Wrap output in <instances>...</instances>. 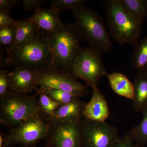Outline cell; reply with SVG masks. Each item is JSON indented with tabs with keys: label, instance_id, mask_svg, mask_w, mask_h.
<instances>
[{
	"label": "cell",
	"instance_id": "cell-1",
	"mask_svg": "<svg viewBox=\"0 0 147 147\" xmlns=\"http://www.w3.org/2000/svg\"><path fill=\"white\" fill-rule=\"evenodd\" d=\"M5 63L14 68L22 67L39 72L52 68L53 56L47 32L38 30L28 43L7 53Z\"/></svg>",
	"mask_w": 147,
	"mask_h": 147
},
{
	"label": "cell",
	"instance_id": "cell-2",
	"mask_svg": "<svg viewBox=\"0 0 147 147\" xmlns=\"http://www.w3.org/2000/svg\"><path fill=\"white\" fill-rule=\"evenodd\" d=\"M47 34L53 54L52 67L71 72L82 49V37L75 24H63L57 31Z\"/></svg>",
	"mask_w": 147,
	"mask_h": 147
},
{
	"label": "cell",
	"instance_id": "cell-3",
	"mask_svg": "<svg viewBox=\"0 0 147 147\" xmlns=\"http://www.w3.org/2000/svg\"><path fill=\"white\" fill-rule=\"evenodd\" d=\"M74 23L82 39L99 53H108L112 46L109 33L102 18L92 9L81 6L72 11Z\"/></svg>",
	"mask_w": 147,
	"mask_h": 147
},
{
	"label": "cell",
	"instance_id": "cell-4",
	"mask_svg": "<svg viewBox=\"0 0 147 147\" xmlns=\"http://www.w3.org/2000/svg\"><path fill=\"white\" fill-rule=\"evenodd\" d=\"M103 2L106 11L105 19L115 40L121 45L130 43L134 45L140 36L143 22L130 15L121 0Z\"/></svg>",
	"mask_w": 147,
	"mask_h": 147
},
{
	"label": "cell",
	"instance_id": "cell-5",
	"mask_svg": "<svg viewBox=\"0 0 147 147\" xmlns=\"http://www.w3.org/2000/svg\"><path fill=\"white\" fill-rule=\"evenodd\" d=\"M36 97L9 92L1 98V124L14 127L24 121L40 116Z\"/></svg>",
	"mask_w": 147,
	"mask_h": 147
},
{
	"label": "cell",
	"instance_id": "cell-6",
	"mask_svg": "<svg viewBox=\"0 0 147 147\" xmlns=\"http://www.w3.org/2000/svg\"><path fill=\"white\" fill-rule=\"evenodd\" d=\"M101 54L91 47L82 48L71 71L74 77L84 80L92 89L108 74Z\"/></svg>",
	"mask_w": 147,
	"mask_h": 147
},
{
	"label": "cell",
	"instance_id": "cell-7",
	"mask_svg": "<svg viewBox=\"0 0 147 147\" xmlns=\"http://www.w3.org/2000/svg\"><path fill=\"white\" fill-rule=\"evenodd\" d=\"M49 129V125L43 121L41 116L24 121L6 135L8 146L16 144L32 146L47 137Z\"/></svg>",
	"mask_w": 147,
	"mask_h": 147
},
{
	"label": "cell",
	"instance_id": "cell-8",
	"mask_svg": "<svg viewBox=\"0 0 147 147\" xmlns=\"http://www.w3.org/2000/svg\"><path fill=\"white\" fill-rule=\"evenodd\" d=\"M84 147H113L120 138L117 128L106 122L81 121Z\"/></svg>",
	"mask_w": 147,
	"mask_h": 147
},
{
	"label": "cell",
	"instance_id": "cell-9",
	"mask_svg": "<svg viewBox=\"0 0 147 147\" xmlns=\"http://www.w3.org/2000/svg\"><path fill=\"white\" fill-rule=\"evenodd\" d=\"M38 86L44 90H61L80 97L84 96L88 92L87 87L77 81L71 72L53 67L40 72Z\"/></svg>",
	"mask_w": 147,
	"mask_h": 147
},
{
	"label": "cell",
	"instance_id": "cell-10",
	"mask_svg": "<svg viewBox=\"0 0 147 147\" xmlns=\"http://www.w3.org/2000/svg\"><path fill=\"white\" fill-rule=\"evenodd\" d=\"M81 121L51 123V147H84Z\"/></svg>",
	"mask_w": 147,
	"mask_h": 147
},
{
	"label": "cell",
	"instance_id": "cell-11",
	"mask_svg": "<svg viewBox=\"0 0 147 147\" xmlns=\"http://www.w3.org/2000/svg\"><path fill=\"white\" fill-rule=\"evenodd\" d=\"M40 72L27 69L14 68L9 72V92L25 94L37 88Z\"/></svg>",
	"mask_w": 147,
	"mask_h": 147
},
{
	"label": "cell",
	"instance_id": "cell-12",
	"mask_svg": "<svg viewBox=\"0 0 147 147\" xmlns=\"http://www.w3.org/2000/svg\"><path fill=\"white\" fill-rule=\"evenodd\" d=\"M110 115L106 99L98 87L92 89L91 98L85 105L82 116L84 119L97 122H105Z\"/></svg>",
	"mask_w": 147,
	"mask_h": 147
},
{
	"label": "cell",
	"instance_id": "cell-13",
	"mask_svg": "<svg viewBox=\"0 0 147 147\" xmlns=\"http://www.w3.org/2000/svg\"><path fill=\"white\" fill-rule=\"evenodd\" d=\"M30 18L39 30L47 33L57 31L63 25L59 12L51 7L49 9H37Z\"/></svg>",
	"mask_w": 147,
	"mask_h": 147
},
{
	"label": "cell",
	"instance_id": "cell-14",
	"mask_svg": "<svg viewBox=\"0 0 147 147\" xmlns=\"http://www.w3.org/2000/svg\"><path fill=\"white\" fill-rule=\"evenodd\" d=\"M85 105L79 98H75L67 104H61L53 115L49 118L50 122L81 120Z\"/></svg>",
	"mask_w": 147,
	"mask_h": 147
},
{
	"label": "cell",
	"instance_id": "cell-15",
	"mask_svg": "<svg viewBox=\"0 0 147 147\" xmlns=\"http://www.w3.org/2000/svg\"><path fill=\"white\" fill-rule=\"evenodd\" d=\"M16 28L15 39L13 43L7 48V53L20 48L28 43L39 30L30 18L17 20Z\"/></svg>",
	"mask_w": 147,
	"mask_h": 147
},
{
	"label": "cell",
	"instance_id": "cell-16",
	"mask_svg": "<svg viewBox=\"0 0 147 147\" xmlns=\"http://www.w3.org/2000/svg\"><path fill=\"white\" fill-rule=\"evenodd\" d=\"M134 96L133 108L140 112L147 107V69L138 70L133 82Z\"/></svg>",
	"mask_w": 147,
	"mask_h": 147
},
{
	"label": "cell",
	"instance_id": "cell-17",
	"mask_svg": "<svg viewBox=\"0 0 147 147\" xmlns=\"http://www.w3.org/2000/svg\"><path fill=\"white\" fill-rule=\"evenodd\" d=\"M106 76L111 88L116 94L133 100L134 96V85L125 75L116 72L107 74Z\"/></svg>",
	"mask_w": 147,
	"mask_h": 147
},
{
	"label": "cell",
	"instance_id": "cell-18",
	"mask_svg": "<svg viewBox=\"0 0 147 147\" xmlns=\"http://www.w3.org/2000/svg\"><path fill=\"white\" fill-rule=\"evenodd\" d=\"M133 46L130 56L131 67L138 70L147 69V36L138 40Z\"/></svg>",
	"mask_w": 147,
	"mask_h": 147
},
{
	"label": "cell",
	"instance_id": "cell-19",
	"mask_svg": "<svg viewBox=\"0 0 147 147\" xmlns=\"http://www.w3.org/2000/svg\"><path fill=\"white\" fill-rule=\"evenodd\" d=\"M142 112L143 119L141 122L127 132L138 147L147 145V107Z\"/></svg>",
	"mask_w": 147,
	"mask_h": 147
},
{
	"label": "cell",
	"instance_id": "cell-20",
	"mask_svg": "<svg viewBox=\"0 0 147 147\" xmlns=\"http://www.w3.org/2000/svg\"><path fill=\"white\" fill-rule=\"evenodd\" d=\"M121 1L133 18L143 22L147 17V0H121Z\"/></svg>",
	"mask_w": 147,
	"mask_h": 147
},
{
	"label": "cell",
	"instance_id": "cell-21",
	"mask_svg": "<svg viewBox=\"0 0 147 147\" xmlns=\"http://www.w3.org/2000/svg\"><path fill=\"white\" fill-rule=\"evenodd\" d=\"M34 91L38 96V101L40 111L50 118L53 115L55 110L61 104L50 97L46 94L45 91L40 88H36Z\"/></svg>",
	"mask_w": 147,
	"mask_h": 147
},
{
	"label": "cell",
	"instance_id": "cell-22",
	"mask_svg": "<svg viewBox=\"0 0 147 147\" xmlns=\"http://www.w3.org/2000/svg\"><path fill=\"white\" fill-rule=\"evenodd\" d=\"M86 0H53L51 2V7L59 12L64 10H75L86 2Z\"/></svg>",
	"mask_w": 147,
	"mask_h": 147
},
{
	"label": "cell",
	"instance_id": "cell-23",
	"mask_svg": "<svg viewBox=\"0 0 147 147\" xmlns=\"http://www.w3.org/2000/svg\"><path fill=\"white\" fill-rule=\"evenodd\" d=\"M44 91L50 97L61 104H67L75 98H80L76 95L61 90L50 89Z\"/></svg>",
	"mask_w": 147,
	"mask_h": 147
},
{
	"label": "cell",
	"instance_id": "cell-24",
	"mask_svg": "<svg viewBox=\"0 0 147 147\" xmlns=\"http://www.w3.org/2000/svg\"><path fill=\"white\" fill-rule=\"evenodd\" d=\"M16 32V26L0 28V42L5 45L6 49L13 43Z\"/></svg>",
	"mask_w": 147,
	"mask_h": 147
},
{
	"label": "cell",
	"instance_id": "cell-25",
	"mask_svg": "<svg viewBox=\"0 0 147 147\" xmlns=\"http://www.w3.org/2000/svg\"><path fill=\"white\" fill-rule=\"evenodd\" d=\"M9 72L1 69L0 71V97L2 98L9 92Z\"/></svg>",
	"mask_w": 147,
	"mask_h": 147
},
{
	"label": "cell",
	"instance_id": "cell-26",
	"mask_svg": "<svg viewBox=\"0 0 147 147\" xmlns=\"http://www.w3.org/2000/svg\"><path fill=\"white\" fill-rule=\"evenodd\" d=\"M17 20H14L9 11L0 10V28L9 26H16Z\"/></svg>",
	"mask_w": 147,
	"mask_h": 147
},
{
	"label": "cell",
	"instance_id": "cell-27",
	"mask_svg": "<svg viewBox=\"0 0 147 147\" xmlns=\"http://www.w3.org/2000/svg\"><path fill=\"white\" fill-rule=\"evenodd\" d=\"M113 147H138L130 136L125 133Z\"/></svg>",
	"mask_w": 147,
	"mask_h": 147
},
{
	"label": "cell",
	"instance_id": "cell-28",
	"mask_svg": "<svg viewBox=\"0 0 147 147\" xmlns=\"http://www.w3.org/2000/svg\"><path fill=\"white\" fill-rule=\"evenodd\" d=\"M45 1L44 0H24L23 3L24 10L26 11L36 10L40 7L41 5Z\"/></svg>",
	"mask_w": 147,
	"mask_h": 147
},
{
	"label": "cell",
	"instance_id": "cell-29",
	"mask_svg": "<svg viewBox=\"0 0 147 147\" xmlns=\"http://www.w3.org/2000/svg\"><path fill=\"white\" fill-rule=\"evenodd\" d=\"M20 1L18 0H0V10H9L18 4Z\"/></svg>",
	"mask_w": 147,
	"mask_h": 147
},
{
	"label": "cell",
	"instance_id": "cell-30",
	"mask_svg": "<svg viewBox=\"0 0 147 147\" xmlns=\"http://www.w3.org/2000/svg\"><path fill=\"white\" fill-rule=\"evenodd\" d=\"M7 141L6 135L1 134H0V147H7Z\"/></svg>",
	"mask_w": 147,
	"mask_h": 147
},
{
	"label": "cell",
	"instance_id": "cell-31",
	"mask_svg": "<svg viewBox=\"0 0 147 147\" xmlns=\"http://www.w3.org/2000/svg\"><path fill=\"white\" fill-rule=\"evenodd\" d=\"M45 147H50V146H48V145H47V146Z\"/></svg>",
	"mask_w": 147,
	"mask_h": 147
},
{
	"label": "cell",
	"instance_id": "cell-32",
	"mask_svg": "<svg viewBox=\"0 0 147 147\" xmlns=\"http://www.w3.org/2000/svg\"><path fill=\"white\" fill-rule=\"evenodd\" d=\"M145 147V146H144V147Z\"/></svg>",
	"mask_w": 147,
	"mask_h": 147
}]
</instances>
